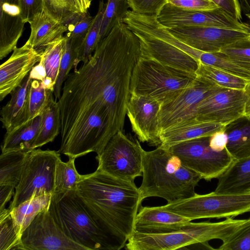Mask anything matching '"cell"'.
<instances>
[{
    "label": "cell",
    "mask_w": 250,
    "mask_h": 250,
    "mask_svg": "<svg viewBox=\"0 0 250 250\" xmlns=\"http://www.w3.org/2000/svg\"><path fill=\"white\" fill-rule=\"evenodd\" d=\"M141 55L138 38L116 26L89 60L69 73L58 101L60 153L75 159L98 154L113 135L123 131L132 73Z\"/></svg>",
    "instance_id": "obj_1"
},
{
    "label": "cell",
    "mask_w": 250,
    "mask_h": 250,
    "mask_svg": "<svg viewBox=\"0 0 250 250\" xmlns=\"http://www.w3.org/2000/svg\"><path fill=\"white\" fill-rule=\"evenodd\" d=\"M76 193L103 229L125 247L134 230L135 217L141 207L134 182L97 169L82 176Z\"/></svg>",
    "instance_id": "obj_2"
},
{
    "label": "cell",
    "mask_w": 250,
    "mask_h": 250,
    "mask_svg": "<svg viewBox=\"0 0 250 250\" xmlns=\"http://www.w3.org/2000/svg\"><path fill=\"white\" fill-rule=\"evenodd\" d=\"M201 179L167 147L159 146L143 151L142 181L138 188L142 202L157 197L169 203L192 197Z\"/></svg>",
    "instance_id": "obj_3"
},
{
    "label": "cell",
    "mask_w": 250,
    "mask_h": 250,
    "mask_svg": "<svg viewBox=\"0 0 250 250\" xmlns=\"http://www.w3.org/2000/svg\"><path fill=\"white\" fill-rule=\"evenodd\" d=\"M49 209L65 234L87 250L123 248L103 229L82 203L76 190L52 193Z\"/></svg>",
    "instance_id": "obj_4"
},
{
    "label": "cell",
    "mask_w": 250,
    "mask_h": 250,
    "mask_svg": "<svg viewBox=\"0 0 250 250\" xmlns=\"http://www.w3.org/2000/svg\"><path fill=\"white\" fill-rule=\"evenodd\" d=\"M196 76L141 56L133 71L131 95L147 96L162 104L188 87Z\"/></svg>",
    "instance_id": "obj_5"
},
{
    "label": "cell",
    "mask_w": 250,
    "mask_h": 250,
    "mask_svg": "<svg viewBox=\"0 0 250 250\" xmlns=\"http://www.w3.org/2000/svg\"><path fill=\"white\" fill-rule=\"evenodd\" d=\"M191 221L202 218H234L250 212V192L198 194L162 206Z\"/></svg>",
    "instance_id": "obj_6"
},
{
    "label": "cell",
    "mask_w": 250,
    "mask_h": 250,
    "mask_svg": "<svg viewBox=\"0 0 250 250\" xmlns=\"http://www.w3.org/2000/svg\"><path fill=\"white\" fill-rule=\"evenodd\" d=\"M60 159L59 151L38 148L30 151L9 205L10 210L33 196L53 193L56 166Z\"/></svg>",
    "instance_id": "obj_7"
},
{
    "label": "cell",
    "mask_w": 250,
    "mask_h": 250,
    "mask_svg": "<svg viewBox=\"0 0 250 250\" xmlns=\"http://www.w3.org/2000/svg\"><path fill=\"white\" fill-rule=\"evenodd\" d=\"M144 149L138 140H134L117 132L97 154V169L114 177L131 182L142 176Z\"/></svg>",
    "instance_id": "obj_8"
},
{
    "label": "cell",
    "mask_w": 250,
    "mask_h": 250,
    "mask_svg": "<svg viewBox=\"0 0 250 250\" xmlns=\"http://www.w3.org/2000/svg\"><path fill=\"white\" fill-rule=\"evenodd\" d=\"M209 137L184 141L172 146L170 151L177 156L187 167L210 181L221 176L236 160L226 148L213 150L209 146Z\"/></svg>",
    "instance_id": "obj_9"
},
{
    "label": "cell",
    "mask_w": 250,
    "mask_h": 250,
    "mask_svg": "<svg viewBox=\"0 0 250 250\" xmlns=\"http://www.w3.org/2000/svg\"><path fill=\"white\" fill-rule=\"evenodd\" d=\"M156 19L167 29L214 27L250 31L248 23L237 20L220 8L209 10H193L167 3L156 16Z\"/></svg>",
    "instance_id": "obj_10"
},
{
    "label": "cell",
    "mask_w": 250,
    "mask_h": 250,
    "mask_svg": "<svg viewBox=\"0 0 250 250\" xmlns=\"http://www.w3.org/2000/svg\"><path fill=\"white\" fill-rule=\"evenodd\" d=\"M24 250H87L68 237L49 208L39 213L21 235Z\"/></svg>",
    "instance_id": "obj_11"
},
{
    "label": "cell",
    "mask_w": 250,
    "mask_h": 250,
    "mask_svg": "<svg viewBox=\"0 0 250 250\" xmlns=\"http://www.w3.org/2000/svg\"><path fill=\"white\" fill-rule=\"evenodd\" d=\"M223 88L197 75L188 87L161 104L159 113L160 132L181 121L196 117V108L199 102L210 94Z\"/></svg>",
    "instance_id": "obj_12"
},
{
    "label": "cell",
    "mask_w": 250,
    "mask_h": 250,
    "mask_svg": "<svg viewBox=\"0 0 250 250\" xmlns=\"http://www.w3.org/2000/svg\"><path fill=\"white\" fill-rule=\"evenodd\" d=\"M247 95L242 90L223 88L203 99L196 108V118L227 125L245 115Z\"/></svg>",
    "instance_id": "obj_13"
},
{
    "label": "cell",
    "mask_w": 250,
    "mask_h": 250,
    "mask_svg": "<svg viewBox=\"0 0 250 250\" xmlns=\"http://www.w3.org/2000/svg\"><path fill=\"white\" fill-rule=\"evenodd\" d=\"M178 39L203 52H220L223 48L250 34L248 31L214 27H190L167 29Z\"/></svg>",
    "instance_id": "obj_14"
},
{
    "label": "cell",
    "mask_w": 250,
    "mask_h": 250,
    "mask_svg": "<svg viewBox=\"0 0 250 250\" xmlns=\"http://www.w3.org/2000/svg\"><path fill=\"white\" fill-rule=\"evenodd\" d=\"M161 104L151 98L131 95L126 115L139 140L151 146L161 145L159 113Z\"/></svg>",
    "instance_id": "obj_15"
},
{
    "label": "cell",
    "mask_w": 250,
    "mask_h": 250,
    "mask_svg": "<svg viewBox=\"0 0 250 250\" xmlns=\"http://www.w3.org/2000/svg\"><path fill=\"white\" fill-rule=\"evenodd\" d=\"M43 52L26 43L16 47L0 67V101L20 86L33 67L40 62Z\"/></svg>",
    "instance_id": "obj_16"
},
{
    "label": "cell",
    "mask_w": 250,
    "mask_h": 250,
    "mask_svg": "<svg viewBox=\"0 0 250 250\" xmlns=\"http://www.w3.org/2000/svg\"><path fill=\"white\" fill-rule=\"evenodd\" d=\"M189 221L162 206L141 207L135 217L134 230L148 233L177 231Z\"/></svg>",
    "instance_id": "obj_17"
},
{
    "label": "cell",
    "mask_w": 250,
    "mask_h": 250,
    "mask_svg": "<svg viewBox=\"0 0 250 250\" xmlns=\"http://www.w3.org/2000/svg\"><path fill=\"white\" fill-rule=\"evenodd\" d=\"M25 23L21 16L20 0H0V59L17 47Z\"/></svg>",
    "instance_id": "obj_18"
},
{
    "label": "cell",
    "mask_w": 250,
    "mask_h": 250,
    "mask_svg": "<svg viewBox=\"0 0 250 250\" xmlns=\"http://www.w3.org/2000/svg\"><path fill=\"white\" fill-rule=\"evenodd\" d=\"M196 243L190 235L182 230L161 233L134 230L125 248L128 250H174Z\"/></svg>",
    "instance_id": "obj_19"
},
{
    "label": "cell",
    "mask_w": 250,
    "mask_h": 250,
    "mask_svg": "<svg viewBox=\"0 0 250 250\" xmlns=\"http://www.w3.org/2000/svg\"><path fill=\"white\" fill-rule=\"evenodd\" d=\"M225 126L221 124L201 121L196 117L183 120L160 132V146L169 147L184 141L210 137L224 129Z\"/></svg>",
    "instance_id": "obj_20"
},
{
    "label": "cell",
    "mask_w": 250,
    "mask_h": 250,
    "mask_svg": "<svg viewBox=\"0 0 250 250\" xmlns=\"http://www.w3.org/2000/svg\"><path fill=\"white\" fill-rule=\"evenodd\" d=\"M32 79L29 74L11 93V98L0 111L2 127L9 133L28 122L29 97Z\"/></svg>",
    "instance_id": "obj_21"
},
{
    "label": "cell",
    "mask_w": 250,
    "mask_h": 250,
    "mask_svg": "<svg viewBox=\"0 0 250 250\" xmlns=\"http://www.w3.org/2000/svg\"><path fill=\"white\" fill-rule=\"evenodd\" d=\"M246 220L227 218L218 222L192 223L189 221L181 230L190 235L197 243H207L212 239H219L223 242L235 232Z\"/></svg>",
    "instance_id": "obj_22"
},
{
    "label": "cell",
    "mask_w": 250,
    "mask_h": 250,
    "mask_svg": "<svg viewBox=\"0 0 250 250\" xmlns=\"http://www.w3.org/2000/svg\"><path fill=\"white\" fill-rule=\"evenodd\" d=\"M29 23L31 33L26 42L40 52H43L49 43L67 31L61 21L55 20L44 10Z\"/></svg>",
    "instance_id": "obj_23"
},
{
    "label": "cell",
    "mask_w": 250,
    "mask_h": 250,
    "mask_svg": "<svg viewBox=\"0 0 250 250\" xmlns=\"http://www.w3.org/2000/svg\"><path fill=\"white\" fill-rule=\"evenodd\" d=\"M217 193L232 194L250 192V157L235 160L218 178Z\"/></svg>",
    "instance_id": "obj_24"
},
{
    "label": "cell",
    "mask_w": 250,
    "mask_h": 250,
    "mask_svg": "<svg viewBox=\"0 0 250 250\" xmlns=\"http://www.w3.org/2000/svg\"><path fill=\"white\" fill-rule=\"evenodd\" d=\"M226 149L236 160L250 157V116L244 115L226 125Z\"/></svg>",
    "instance_id": "obj_25"
},
{
    "label": "cell",
    "mask_w": 250,
    "mask_h": 250,
    "mask_svg": "<svg viewBox=\"0 0 250 250\" xmlns=\"http://www.w3.org/2000/svg\"><path fill=\"white\" fill-rule=\"evenodd\" d=\"M42 113L16 128L6 133L1 146V152L11 150L30 151L41 129Z\"/></svg>",
    "instance_id": "obj_26"
},
{
    "label": "cell",
    "mask_w": 250,
    "mask_h": 250,
    "mask_svg": "<svg viewBox=\"0 0 250 250\" xmlns=\"http://www.w3.org/2000/svg\"><path fill=\"white\" fill-rule=\"evenodd\" d=\"M52 195L49 193L33 196L11 210L14 225L21 236L37 215L49 208Z\"/></svg>",
    "instance_id": "obj_27"
},
{
    "label": "cell",
    "mask_w": 250,
    "mask_h": 250,
    "mask_svg": "<svg viewBox=\"0 0 250 250\" xmlns=\"http://www.w3.org/2000/svg\"><path fill=\"white\" fill-rule=\"evenodd\" d=\"M42 116L41 129L32 145V149L53 142L61 131L60 106L53 95L43 110Z\"/></svg>",
    "instance_id": "obj_28"
},
{
    "label": "cell",
    "mask_w": 250,
    "mask_h": 250,
    "mask_svg": "<svg viewBox=\"0 0 250 250\" xmlns=\"http://www.w3.org/2000/svg\"><path fill=\"white\" fill-rule=\"evenodd\" d=\"M31 150H11L1 152L0 155V185H9L16 187L21 179L25 161Z\"/></svg>",
    "instance_id": "obj_29"
},
{
    "label": "cell",
    "mask_w": 250,
    "mask_h": 250,
    "mask_svg": "<svg viewBox=\"0 0 250 250\" xmlns=\"http://www.w3.org/2000/svg\"><path fill=\"white\" fill-rule=\"evenodd\" d=\"M65 39V36L62 35L49 43L42 56L45 70V77L42 82L46 89L53 93Z\"/></svg>",
    "instance_id": "obj_30"
},
{
    "label": "cell",
    "mask_w": 250,
    "mask_h": 250,
    "mask_svg": "<svg viewBox=\"0 0 250 250\" xmlns=\"http://www.w3.org/2000/svg\"><path fill=\"white\" fill-rule=\"evenodd\" d=\"M106 6L104 0L99 1L98 12L93 19L90 28L78 49L77 57L74 65L77 69L78 64L81 62H86L92 55L100 42V33L103 17Z\"/></svg>",
    "instance_id": "obj_31"
},
{
    "label": "cell",
    "mask_w": 250,
    "mask_h": 250,
    "mask_svg": "<svg viewBox=\"0 0 250 250\" xmlns=\"http://www.w3.org/2000/svg\"><path fill=\"white\" fill-rule=\"evenodd\" d=\"M75 160V158H69L66 162H62L61 159L58 161L55 168L53 193L76 190L82 175L76 169Z\"/></svg>",
    "instance_id": "obj_32"
},
{
    "label": "cell",
    "mask_w": 250,
    "mask_h": 250,
    "mask_svg": "<svg viewBox=\"0 0 250 250\" xmlns=\"http://www.w3.org/2000/svg\"><path fill=\"white\" fill-rule=\"evenodd\" d=\"M93 18L87 12L73 13L63 19L62 22L67 29L65 36L69 39L77 51L84 39Z\"/></svg>",
    "instance_id": "obj_33"
},
{
    "label": "cell",
    "mask_w": 250,
    "mask_h": 250,
    "mask_svg": "<svg viewBox=\"0 0 250 250\" xmlns=\"http://www.w3.org/2000/svg\"><path fill=\"white\" fill-rule=\"evenodd\" d=\"M196 74L208 80L218 86L229 89L244 90L249 82L200 62Z\"/></svg>",
    "instance_id": "obj_34"
},
{
    "label": "cell",
    "mask_w": 250,
    "mask_h": 250,
    "mask_svg": "<svg viewBox=\"0 0 250 250\" xmlns=\"http://www.w3.org/2000/svg\"><path fill=\"white\" fill-rule=\"evenodd\" d=\"M0 250H23L19 234L11 215V210H0Z\"/></svg>",
    "instance_id": "obj_35"
},
{
    "label": "cell",
    "mask_w": 250,
    "mask_h": 250,
    "mask_svg": "<svg viewBox=\"0 0 250 250\" xmlns=\"http://www.w3.org/2000/svg\"><path fill=\"white\" fill-rule=\"evenodd\" d=\"M200 62L248 81H250V72L240 66L222 52H203Z\"/></svg>",
    "instance_id": "obj_36"
},
{
    "label": "cell",
    "mask_w": 250,
    "mask_h": 250,
    "mask_svg": "<svg viewBox=\"0 0 250 250\" xmlns=\"http://www.w3.org/2000/svg\"><path fill=\"white\" fill-rule=\"evenodd\" d=\"M128 0H107L101 23L100 42L123 20L128 11Z\"/></svg>",
    "instance_id": "obj_37"
},
{
    "label": "cell",
    "mask_w": 250,
    "mask_h": 250,
    "mask_svg": "<svg viewBox=\"0 0 250 250\" xmlns=\"http://www.w3.org/2000/svg\"><path fill=\"white\" fill-rule=\"evenodd\" d=\"M53 91L46 89L42 82L32 80L30 88L28 121L42 114L48 103Z\"/></svg>",
    "instance_id": "obj_38"
},
{
    "label": "cell",
    "mask_w": 250,
    "mask_h": 250,
    "mask_svg": "<svg viewBox=\"0 0 250 250\" xmlns=\"http://www.w3.org/2000/svg\"><path fill=\"white\" fill-rule=\"evenodd\" d=\"M65 38L58 75L54 90L55 99L59 100L61 96L62 84L69 74L70 70L74 67L77 57V51L72 45L70 40L66 37Z\"/></svg>",
    "instance_id": "obj_39"
},
{
    "label": "cell",
    "mask_w": 250,
    "mask_h": 250,
    "mask_svg": "<svg viewBox=\"0 0 250 250\" xmlns=\"http://www.w3.org/2000/svg\"><path fill=\"white\" fill-rule=\"evenodd\" d=\"M220 250H250V218L218 248Z\"/></svg>",
    "instance_id": "obj_40"
},
{
    "label": "cell",
    "mask_w": 250,
    "mask_h": 250,
    "mask_svg": "<svg viewBox=\"0 0 250 250\" xmlns=\"http://www.w3.org/2000/svg\"><path fill=\"white\" fill-rule=\"evenodd\" d=\"M220 52L250 72V44L247 42V38L225 47Z\"/></svg>",
    "instance_id": "obj_41"
},
{
    "label": "cell",
    "mask_w": 250,
    "mask_h": 250,
    "mask_svg": "<svg viewBox=\"0 0 250 250\" xmlns=\"http://www.w3.org/2000/svg\"><path fill=\"white\" fill-rule=\"evenodd\" d=\"M43 10L61 22L71 14L80 11L73 0H43Z\"/></svg>",
    "instance_id": "obj_42"
},
{
    "label": "cell",
    "mask_w": 250,
    "mask_h": 250,
    "mask_svg": "<svg viewBox=\"0 0 250 250\" xmlns=\"http://www.w3.org/2000/svg\"><path fill=\"white\" fill-rule=\"evenodd\" d=\"M128 2L131 10L136 13L157 16L167 0H128Z\"/></svg>",
    "instance_id": "obj_43"
},
{
    "label": "cell",
    "mask_w": 250,
    "mask_h": 250,
    "mask_svg": "<svg viewBox=\"0 0 250 250\" xmlns=\"http://www.w3.org/2000/svg\"><path fill=\"white\" fill-rule=\"evenodd\" d=\"M21 16L24 23L29 22L44 9L43 0H20Z\"/></svg>",
    "instance_id": "obj_44"
},
{
    "label": "cell",
    "mask_w": 250,
    "mask_h": 250,
    "mask_svg": "<svg viewBox=\"0 0 250 250\" xmlns=\"http://www.w3.org/2000/svg\"><path fill=\"white\" fill-rule=\"evenodd\" d=\"M167 3L184 9L209 10L219 8L211 0H167Z\"/></svg>",
    "instance_id": "obj_45"
},
{
    "label": "cell",
    "mask_w": 250,
    "mask_h": 250,
    "mask_svg": "<svg viewBox=\"0 0 250 250\" xmlns=\"http://www.w3.org/2000/svg\"><path fill=\"white\" fill-rule=\"evenodd\" d=\"M219 8L241 21L242 10L238 0H211Z\"/></svg>",
    "instance_id": "obj_46"
},
{
    "label": "cell",
    "mask_w": 250,
    "mask_h": 250,
    "mask_svg": "<svg viewBox=\"0 0 250 250\" xmlns=\"http://www.w3.org/2000/svg\"><path fill=\"white\" fill-rule=\"evenodd\" d=\"M227 142L228 136L224 128L216 131L209 137V146L213 150L217 152L224 150Z\"/></svg>",
    "instance_id": "obj_47"
},
{
    "label": "cell",
    "mask_w": 250,
    "mask_h": 250,
    "mask_svg": "<svg viewBox=\"0 0 250 250\" xmlns=\"http://www.w3.org/2000/svg\"><path fill=\"white\" fill-rule=\"evenodd\" d=\"M15 187L9 185H0V210L5 208V205L14 195Z\"/></svg>",
    "instance_id": "obj_48"
},
{
    "label": "cell",
    "mask_w": 250,
    "mask_h": 250,
    "mask_svg": "<svg viewBox=\"0 0 250 250\" xmlns=\"http://www.w3.org/2000/svg\"><path fill=\"white\" fill-rule=\"evenodd\" d=\"M29 74L32 80L42 81L44 79L45 70L42 58H41L40 62L33 67Z\"/></svg>",
    "instance_id": "obj_49"
},
{
    "label": "cell",
    "mask_w": 250,
    "mask_h": 250,
    "mask_svg": "<svg viewBox=\"0 0 250 250\" xmlns=\"http://www.w3.org/2000/svg\"><path fill=\"white\" fill-rule=\"evenodd\" d=\"M244 91L247 97L245 115L250 116V81L248 82L245 88Z\"/></svg>",
    "instance_id": "obj_50"
},
{
    "label": "cell",
    "mask_w": 250,
    "mask_h": 250,
    "mask_svg": "<svg viewBox=\"0 0 250 250\" xmlns=\"http://www.w3.org/2000/svg\"><path fill=\"white\" fill-rule=\"evenodd\" d=\"M242 12L245 14L250 13V0H238Z\"/></svg>",
    "instance_id": "obj_51"
},
{
    "label": "cell",
    "mask_w": 250,
    "mask_h": 250,
    "mask_svg": "<svg viewBox=\"0 0 250 250\" xmlns=\"http://www.w3.org/2000/svg\"><path fill=\"white\" fill-rule=\"evenodd\" d=\"M91 2L90 0H82L83 12H87L88 9L90 6Z\"/></svg>",
    "instance_id": "obj_52"
},
{
    "label": "cell",
    "mask_w": 250,
    "mask_h": 250,
    "mask_svg": "<svg viewBox=\"0 0 250 250\" xmlns=\"http://www.w3.org/2000/svg\"><path fill=\"white\" fill-rule=\"evenodd\" d=\"M73 1L77 9L80 11L83 12L82 0H73Z\"/></svg>",
    "instance_id": "obj_53"
},
{
    "label": "cell",
    "mask_w": 250,
    "mask_h": 250,
    "mask_svg": "<svg viewBox=\"0 0 250 250\" xmlns=\"http://www.w3.org/2000/svg\"><path fill=\"white\" fill-rule=\"evenodd\" d=\"M246 16H247V17H248V18L249 19V24H248L249 25V26L250 27V13H247L246 14H245ZM247 42H248V43L249 44H250V35L247 38Z\"/></svg>",
    "instance_id": "obj_54"
},
{
    "label": "cell",
    "mask_w": 250,
    "mask_h": 250,
    "mask_svg": "<svg viewBox=\"0 0 250 250\" xmlns=\"http://www.w3.org/2000/svg\"><path fill=\"white\" fill-rule=\"evenodd\" d=\"M93 0H90V1L91 2Z\"/></svg>",
    "instance_id": "obj_55"
}]
</instances>
